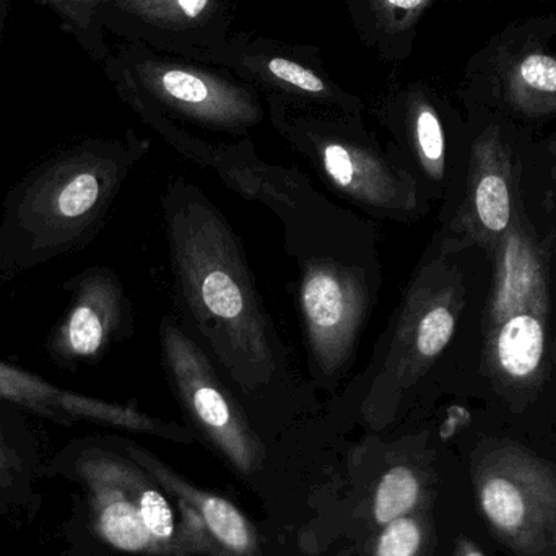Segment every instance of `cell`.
I'll return each mask as SVG.
<instances>
[{
  "mask_svg": "<svg viewBox=\"0 0 556 556\" xmlns=\"http://www.w3.org/2000/svg\"><path fill=\"white\" fill-rule=\"evenodd\" d=\"M103 194V182L94 173L75 176L59 198V208L65 217L77 218L90 212Z\"/></svg>",
  "mask_w": 556,
  "mask_h": 556,
  "instance_id": "obj_18",
  "label": "cell"
},
{
  "mask_svg": "<svg viewBox=\"0 0 556 556\" xmlns=\"http://www.w3.org/2000/svg\"><path fill=\"white\" fill-rule=\"evenodd\" d=\"M104 337V314L98 313L90 304L74 311L68 324V339L75 353L81 356L94 355L103 345Z\"/></svg>",
  "mask_w": 556,
  "mask_h": 556,
  "instance_id": "obj_17",
  "label": "cell"
},
{
  "mask_svg": "<svg viewBox=\"0 0 556 556\" xmlns=\"http://www.w3.org/2000/svg\"><path fill=\"white\" fill-rule=\"evenodd\" d=\"M280 224L296 266L306 378L316 392H333L352 372L384 283L378 225L317 189Z\"/></svg>",
  "mask_w": 556,
  "mask_h": 556,
  "instance_id": "obj_2",
  "label": "cell"
},
{
  "mask_svg": "<svg viewBox=\"0 0 556 556\" xmlns=\"http://www.w3.org/2000/svg\"><path fill=\"white\" fill-rule=\"evenodd\" d=\"M420 544V528L412 519H395L379 541L378 556H414Z\"/></svg>",
  "mask_w": 556,
  "mask_h": 556,
  "instance_id": "obj_19",
  "label": "cell"
},
{
  "mask_svg": "<svg viewBox=\"0 0 556 556\" xmlns=\"http://www.w3.org/2000/svg\"><path fill=\"white\" fill-rule=\"evenodd\" d=\"M149 123L185 159L214 173L228 189L251 202L266 205L283 222L301 202L316 191V186L298 168H285L264 162L253 143H212L176 126L175 121L143 106Z\"/></svg>",
  "mask_w": 556,
  "mask_h": 556,
  "instance_id": "obj_6",
  "label": "cell"
},
{
  "mask_svg": "<svg viewBox=\"0 0 556 556\" xmlns=\"http://www.w3.org/2000/svg\"><path fill=\"white\" fill-rule=\"evenodd\" d=\"M162 208L176 317L247 410L316 405V389L294 366L224 212L182 176L168 178Z\"/></svg>",
  "mask_w": 556,
  "mask_h": 556,
  "instance_id": "obj_1",
  "label": "cell"
},
{
  "mask_svg": "<svg viewBox=\"0 0 556 556\" xmlns=\"http://www.w3.org/2000/svg\"><path fill=\"white\" fill-rule=\"evenodd\" d=\"M136 75L143 90L165 108V117L231 136H244L263 119L253 91L217 75L156 61L139 62Z\"/></svg>",
  "mask_w": 556,
  "mask_h": 556,
  "instance_id": "obj_7",
  "label": "cell"
},
{
  "mask_svg": "<svg viewBox=\"0 0 556 556\" xmlns=\"http://www.w3.org/2000/svg\"><path fill=\"white\" fill-rule=\"evenodd\" d=\"M453 257L438 247L427 254L379 336L371 362L343 388L369 420H391L407 408L453 342L467 301L466 280Z\"/></svg>",
  "mask_w": 556,
  "mask_h": 556,
  "instance_id": "obj_3",
  "label": "cell"
},
{
  "mask_svg": "<svg viewBox=\"0 0 556 556\" xmlns=\"http://www.w3.org/2000/svg\"><path fill=\"white\" fill-rule=\"evenodd\" d=\"M117 9L150 25L185 29L207 20L214 12V0H111Z\"/></svg>",
  "mask_w": 556,
  "mask_h": 556,
  "instance_id": "obj_13",
  "label": "cell"
},
{
  "mask_svg": "<svg viewBox=\"0 0 556 556\" xmlns=\"http://www.w3.org/2000/svg\"><path fill=\"white\" fill-rule=\"evenodd\" d=\"M420 495V483L408 467H392L379 483L376 519L381 525L401 519L410 511Z\"/></svg>",
  "mask_w": 556,
  "mask_h": 556,
  "instance_id": "obj_14",
  "label": "cell"
},
{
  "mask_svg": "<svg viewBox=\"0 0 556 556\" xmlns=\"http://www.w3.org/2000/svg\"><path fill=\"white\" fill-rule=\"evenodd\" d=\"M100 526L106 541L121 551H142L152 538L139 509L127 502L110 503L101 513Z\"/></svg>",
  "mask_w": 556,
  "mask_h": 556,
  "instance_id": "obj_15",
  "label": "cell"
},
{
  "mask_svg": "<svg viewBox=\"0 0 556 556\" xmlns=\"http://www.w3.org/2000/svg\"><path fill=\"white\" fill-rule=\"evenodd\" d=\"M202 516L215 538L231 551L244 552L250 547V531L243 516L230 503L215 496L204 498L201 505Z\"/></svg>",
  "mask_w": 556,
  "mask_h": 556,
  "instance_id": "obj_16",
  "label": "cell"
},
{
  "mask_svg": "<svg viewBox=\"0 0 556 556\" xmlns=\"http://www.w3.org/2000/svg\"><path fill=\"white\" fill-rule=\"evenodd\" d=\"M508 100L522 113L547 114L556 111V59L531 52L519 59L506 78Z\"/></svg>",
  "mask_w": 556,
  "mask_h": 556,
  "instance_id": "obj_12",
  "label": "cell"
},
{
  "mask_svg": "<svg viewBox=\"0 0 556 556\" xmlns=\"http://www.w3.org/2000/svg\"><path fill=\"white\" fill-rule=\"evenodd\" d=\"M460 556H485L479 547L472 544V542H464L460 545Z\"/></svg>",
  "mask_w": 556,
  "mask_h": 556,
  "instance_id": "obj_23",
  "label": "cell"
},
{
  "mask_svg": "<svg viewBox=\"0 0 556 556\" xmlns=\"http://www.w3.org/2000/svg\"><path fill=\"white\" fill-rule=\"evenodd\" d=\"M386 124L394 130V150L420 186L425 199L443 191L447 178V143L437 110L424 98H410L399 116L389 114Z\"/></svg>",
  "mask_w": 556,
  "mask_h": 556,
  "instance_id": "obj_11",
  "label": "cell"
},
{
  "mask_svg": "<svg viewBox=\"0 0 556 556\" xmlns=\"http://www.w3.org/2000/svg\"><path fill=\"white\" fill-rule=\"evenodd\" d=\"M467 175L466 194L438 238L437 247L447 254L500 241L511 227V160L498 130L477 140Z\"/></svg>",
  "mask_w": 556,
  "mask_h": 556,
  "instance_id": "obj_8",
  "label": "cell"
},
{
  "mask_svg": "<svg viewBox=\"0 0 556 556\" xmlns=\"http://www.w3.org/2000/svg\"><path fill=\"white\" fill-rule=\"evenodd\" d=\"M140 516L152 538L169 539L173 534V513L168 503L153 490L143 492L139 503Z\"/></svg>",
  "mask_w": 556,
  "mask_h": 556,
  "instance_id": "obj_20",
  "label": "cell"
},
{
  "mask_svg": "<svg viewBox=\"0 0 556 556\" xmlns=\"http://www.w3.org/2000/svg\"><path fill=\"white\" fill-rule=\"evenodd\" d=\"M483 359L492 378L508 391H532L539 384L547 342V316L525 313L483 329Z\"/></svg>",
  "mask_w": 556,
  "mask_h": 556,
  "instance_id": "obj_10",
  "label": "cell"
},
{
  "mask_svg": "<svg viewBox=\"0 0 556 556\" xmlns=\"http://www.w3.org/2000/svg\"><path fill=\"white\" fill-rule=\"evenodd\" d=\"M42 2L48 3L61 18H64V0H42Z\"/></svg>",
  "mask_w": 556,
  "mask_h": 556,
  "instance_id": "obj_24",
  "label": "cell"
},
{
  "mask_svg": "<svg viewBox=\"0 0 556 556\" xmlns=\"http://www.w3.org/2000/svg\"><path fill=\"white\" fill-rule=\"evenodd\" d=\"M372 2L382 13L386 22L394 26L410 25L412 20L417 18L421 10L428 5V0H372Z\"/></svg>",
  "mask_w": 556,
  "mask_h": 556,
  "instance_id": "obj_22",
  "label": "cell"
},
{
  "mask_svg": "<svg viewBox=\"0 0 556 556\" xmlns=\"http://www.w3.org/2000/svg\"><path fill=\"white\" fill-rule=\"evenodd\" d=\"M525 313L548 316L547 278L532 241L519 228L509 227L498 241L483 329Z\"/></svg>",
  "mask_w": 556,
  "mask_h": 556,
  "instance_id": "obj_9",
  "label": "cell"
},
{
  "mask_svg": "<svg viewBox=\"0 0 556 556\" xmlns=\"http://www.w3.org/2000/svg\"><path fill=\"white\" fill-rule=\"evenodd\" d=\"M479 503L490 528L521 556H556V472L519 447H502L480 470Z\"/></svg>",
  "mask_w": 556,
  "mask_h": 556,
  "instance_id": "obj_5",
  "label": "cell"
},
{
  "mask_svg": "<svg viewBox=\"0 0 556 556\" xmlns=\"http://www.w3.org/2000/svg\"><path fill=\"white\" fill-rule=\"evenodd\" d=\"M100 0H64V23L88 46L97 48L94 16Z\"/></svg>",
  "mask_w": 556,
  "mask_h": 556,
  "instance_id": "obj_21",
  "label": "cell"
},
{
  "mask_svg": "<svg viewBox=\"0 0 556 556\" xmlns=\"http://www.w3.org/2000/svg\"><path fill=\"white\" fill-rule=\"evenodd\" d=\"M274 110V123L291 149L329 191L365 217L408 224L425 214L427 199L394 147H382L356 114L290 117L283 108Z\"/></svg>",
  "mask_w": 556,
  "mask_h": 556,
  "instance_id": "obj_4",
  "label": "cell"
},
{
  "mask_svg": "<svg viewBox=\"0 0 556 556\" xmlns=\"http://www.w3.org/2000/svg\"><path fill=\"white\" fill-rule=\"evenodd\" d=\"M0 3H2V0H0ZM0 15H2V7H0Z\"/></svg>",
  "mask_w": 556,
  "mask_h": 556,
  "instance_id": "obj_25",
  "label": "cell"
}]
</instances>
